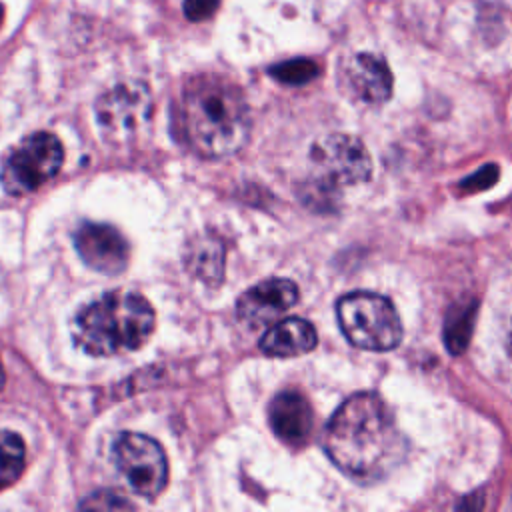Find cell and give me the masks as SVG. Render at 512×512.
<instances>
[{"mask_svg": "<svg viewBox=\"0 0 512 512\" xmlns=\"http://www.w3.org/2000/svg\"><path fill=\"white\" fill-rule=\"evenodd\" d=\"M2 20H4V6L0 4V24H2Z\"/></svg>", "mask_w": 512, "mask_h": 512, "instance_id": "603a6c76", "label": "cell"}, {"mask_svg": "<svg viewBox=\"0 0 512 512\" xmlns=\"http://www.w3.org/2000/svg\"><path fill=\"white\" fill-rule=\"evenodd\" d=\"M4 368H2V362H0V390H2V386H4Z\"/></svg>", "mask_w": 512, "mask_h": 512, "instance_id": "7402d4cb", "label": "cell"}, {"mask_svg": "<svg viewBox=\"0 0 512 512\" xmlns=\"http://www.w3.org/2000/svg\"><path fill=\"white\" fill-rule=\"evenodd\" d=\"M74 246L84 264L102 274H118L128 266L130 246L110 224L82 222L74 232Z\"/></svg>", "mask_w": 512, "mask_h": 512, "instance_id": "9c48e42d", "label": "cell"}, {"mask_svg": "<svg viewBox=\"0 0 512 512\" xmlns=\"http://www.w3.org/2000/svg\"><path fill=\"white\" fill-rule=\"evenodd\" d=\"M478 304L474 300L464 302L454 306L444 320V344L452 354H460L466 350L472 330H474V320H476Z\"/></svg>", "mask_w": 512, "mask_h": 512, "instance_id": "9a60e30c", "label": "cell"}, {"mask_svg": "<svg viewBox=\"0 0 512 512\" xmlns=\"http://www.w3.org/2000/svg\"><path fill=\"white\" fill-rule=\"evenodd\" d=\"M220 0H184V14L188 20H206L210 18L216 8H218Z\"/></svg>", "mask_w": 512, "mask_h": 512, "instance_id": "d6986e66", "label": "cell"}, {"mask_svg": "<svg viewBox=\"0 0 512 512\" xmlns=\"http://www.w3.org/2000/svg\"><path fill=\"white\" fill-rule=\"evenodd\" d=\"M180 122L186 142L204 158L238 152L250 134V114L242 90L220 76H198L186 84Z\"/></svg>", "mask_w": 512, "mask_h": 512, "instance_id": "7a4b0ae2", "label": "cell"}, {"mask_svg": "<svg viewBox=\"0 0 512 512\" xmlns=\"http://www.w3.org/2000/svg\"><path fill=\"white\" fill-rule=\"evenodd\" d=\"M154 330V310L136 292L114 290L84 306L72 324L74 344L90 356L140 348Z\"/></svg>", "mask_w": 512, "mask_h": 512, "instance_id": "3957f363", "label": "cell"}, {"mask_svg": "<svg viewBox=\"0 0 512 512\" xmlns=\"http://www.w3.org/2000/svg\"><path fill=\"white\" fill-rule=\"evenodd\" d=\"M340 330L350 344L384 352L402 340V322L394 304L374 292H350L336 304Z\"/></svg>", "mask_w": 512, "mask_h": 512, "instance_id": "277c9868", "label": "cell"}, {"mask_svg": "<svg viewBox=\"0 0 512 512\" xmlns=\"http://www.w3.org/2000/svg\"><path fill=\"white\" fill-rule=\"evenodd\" d=\"M298 286L286 278L264 280L236 302V316L248 328L268 326L298 302Z\"/></svg>", "mask_w": 512, "mask_h": 512, "instance_id": "30bf717a", "label": "cell"}, {"mask_svg": "<svg viewBox=\"0 0 512 512\" xmlns=\"http://www.w3.org/2000/svg\"><path fill=\"white\" fill-rule=\"evenodd\" d=\"M498 178V168L494 164H486L482 170L474 172L466 182H462V188L466 190H484L492 186Z\"/></svg>", "mask_w": 512, "mask_h": 512, "instance_id": "ffe728a7", "label": "cell"}, {"mask_svg": "<svg viewBox=\"0 0 512 512\" xmlns=\"http://www.w3.org/2000/svg\"><path fill=\"white\" fill-rule=\"evenodd\" d=\"M324 450L346 476L374 480L400 460L404 438L388 404L374 392H358L328 420Z\"/></svg>", "mask_w": 512, "mask_h": 512, "instance_id": "6da1fadb", "label": "cell"}, {"mask_svg": "<svg viewBox=\"0 0 512 512\" xmlns=\"http://www.w3.org/2000/svg\"><path fill=\"white\" fill-rule=\"evenodd\" d=\"M188 266L190 270L202 278L204 282H220L224 272V248L220 240L214 238H200L190 246L188 252Z\"/></svg>", "mask_w": 512, "mask_h": 512, "instance_id": "5bb4252c", "label": "cell"}, {"mask_svg": "<svg viewBox=\"0 0 512 512\" xmlns=\"http://www.w3.org/2000/svg\"><path fill=\"white\" fill-rule=\"evenodd\" d=\"M268 418L274 434L290 446L304 444L314 424L308 400L294 390H286L274 396L268 408Z\"/></svg>", "mask_w": 512, "mask_h": 512, "instance_id": "7c38bea8", "label": "cell"}, {"mask_svg": "<svg viewBox=\"0 0 512 512\" xmlns=\"http://www.w3.org/2000/svg\"><path fill=\"white\" fill-rule=\"evenodd\" d=\"M506 348H508V352L512 354V322H510L508 332H506Z\"/></svg>", "mask_w": 512, "mask_h": 512, "instance_id": "44dd1931", "label": "cell"}, {"mask_svg": "<svg viewBox=\"0 0 512 512\" xmlns=\"http://www.w3.org/2000/svg\"><path fill=\"white\" fill-rule=\"evenodd\" d=\"M152 112L150 94L140 84H122L106 92L96 104L102 134L112 142L132 140Z\"/></svg>", "mask_w": 512, "mask_h": 512, "instance_id": "ba28073f", "label": "cell"}, {"mask_svg": "<svg viewBox=\"0 0 512 512\" xmlns=\"http://www.w3.org/2000/svg\"><path fill=\"white\" fill-rule=\"evenodd\" d=\"M82 508H94V510H120V508H132V504L122 498V494H116V492H110V490H104V492H96L92 496H88L84 502H82Z\"/></svg>", "mask_w": 512, "mask_h": 512, "instance_id": "ac0fdd59", "label": "cell"}, {"mask_svg": "<svg viewBox=\"0 0 512 512\" xmlns=\"http://www.w3.org/2000/svg\"><path fill=\"white\" fill-rule=\"evenodd\" d=\"M344 80L352 96L366 104H382L392 94V72L376 54H354L344 66Z\"/></svg>", "mask_w": 512, "mask_h": 512, "instance_id": "8fae6325", "label": "cell"}, {"mask_svg": "<svg viewBox=\"0 0 512 512\" xmlns=\"http://www.w3.org/2000/svg\"><path fill=\"white\" fill-rule=\"evenodd\" d=\"M270 76H274L282 84L300 86L318 76V66L308 58H294V60H286L272 66Z\"/></svg>", "mask_w": 512, "mask_h": 512, "instance_id": "e0dca14e", "label": "cell"}, {"mask_svg": "<svg viewBox=\"0 0 512 512\" xmlns=\"http://www.w3.org/2000/svg\"><path fill=\"white\" fill-rule=\"evenodd\" d=\"M112 460L136 494L152 500L164 490L168 462L160 444L150 436L136 432L120 434L112 448Z\"/></svg>", "mask_w": 512, "mask_h": 512, "instance_id": "52a82bcc", "label": "cell"}, {"mask_svg": "<svg viewBox=\"0 0 512 512\" xmlns=\"http://www.w3.org/2000/svg\"><path fill=\"white\" fill-rule=\"evenodd\" d=\"M312 174L324 190H334L370 180L372 158L356 136L328 134L310 150Z\"/></svg>", "mask_w": 512, "mask_h": 512, "instance_id": "8992f818", "label": "cell"}, {"mask_svg": "<svg viewBox=\"0 0 512 512\" xmlns=\"http://www.w3.org/2000/svg\"><path fill=\"white\" fill-rule=\"evenodd\" d=\"M26 450L18 434L0 430V490L18 480L24 470Z\"/></svg>", "mask_w": 512, "mask_h": 512, "instance_id": "2e32d148", "label": "cell"}, {"mask_svg": "<svg viewBox=\"0 0 512 512\" xmlns=\"http://www.w3.org/2000/svg\"><path fill=\"white\" fill-rule=\"evenodd\" d=\"M316 330L314 326L304 318H286L282 322H276L262 338H260V350L266 356H298L306 354L316 346Z\"/></svg>", "mask_w": 512, "mask_h": 512, "instance_id": "4fadbf2b", "label": "cell"}, {"mask_svg": "<svg viewBox=\"0 0 512 512\" xmlns=\"http://www.w3.org/2000/svg\"><path fill=\"white\" fill-rule=\"evenodd\" d=\"M64 150L50 132H34L22 138L0 166V184L12 196L38 190L54 178L62 166Z\"/></svg>", "mask_w": 512, "mask_h": 512, "instance_id": "5b68a950", "label": "cell"}]
</instances>
